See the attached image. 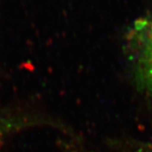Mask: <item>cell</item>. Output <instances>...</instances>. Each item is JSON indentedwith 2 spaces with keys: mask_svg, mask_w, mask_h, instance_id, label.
Returning a JSON list of instances; mask_svg holds the SVG:
<instances>
[{
  "mask_svg": "<svg viewBox=\"0 0 152 152\" xmlns=\"http://www.w3.org/2000/svg\"><path fill=\"white\" fill-rule=\"evenodd\" d=\"M126 44L136 85L142 92L152 96V20L135 21Z\"/></svg>",
  "mask_w": 152,
  "mask_h": 152,
  "instance_id": "cell-1",
  "label": "cell"
},
{
  "mask_svg": "<svg viewBox=\"0 0 152 152\" xmlns=\"http://www.w3.org/2000/svg\"><path fill=\"white\" fill-rule=\"evenodd\" d=\"M40 124V120L31 116L0 110V148L15 134Z\"/></svg>",
  "mask_w": 152,
  "mask_h": 152,
  "instance_id": "cell-2",
  "label": "cell"
},
{
  "mask_svg": "<svg viewBox=\"0 0 152 152\" xmlns=\"http://www.w3.org/2000/svg\"><path fill=\"white\" fill-rule=\"evenodd\" d=\"M140 152H152V143H148L141 146Z\"/></svg>",
  "mask_w": 152,
  "mask_h": 152,
  "instance_id": "cell-3",
  "label": "cell"
}]
</instances>
